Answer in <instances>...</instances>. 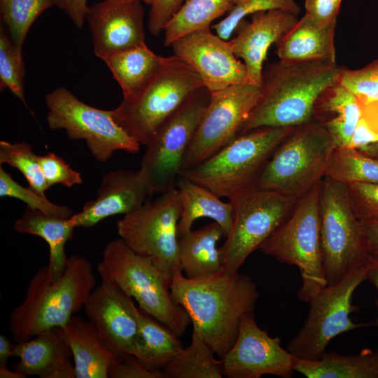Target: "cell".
<instances>
[{
    "label": "cell",
    "mask_w": 378,
    "mask_h": 378,
    "mask_svg": "<svg viewBox=\"0 0 378 378\" xmlns=\"http://www.w3.org/2000/svg\"><path fill=\"white\" fill-rule=\"evenodd\" d=\"M377 141L378 136L369 128L361 117L354 130L349 147L360 149Z\"/></svg>",
    "instance_id": "obj_48"
},
{
    "label": "cell",
    "mask_w": 378,
    "mask_h": 378,
    "mask_svg": "<svg viewBox=\"0 0 378 378\" xmlns=\"http://www.w3.org/2000/svg\"><path fill=\"white\" fill-rule=\"evenodd\" d=\"M342 1L304 0L305 14L321 24L337 21Z\"/></svg>",
    "instance_id": "obj_45"
},
{
    "label": "cell",
    "mask_w": 378,
    "mask_h": 378,
    "mask_svg": "<svg viewBox=\"0 0 378 378\" xmlns=\"http://www.w3.org/2000/svg\"><path fill=\"white\" fill-rule=\"evenodd\" d=\"M164 57L153 52L146 44L113 52L102 59L119 84L124 99L136 96L161 66Z\"/></svg>",
    "instance_id": "obj_29"
},
{
    "label": "cell",
    "mask_w": 378,
    "mask_h": 378,
    "mask_svg": "<svg viewBox=\"0 0 378 378\" xmlns=\"http://www.w3.org/2000/svg\"><path fill=\"white\" fill-rule=\"evenodd\" d=\"M349 200L360 221L378 220V183L347 185Z\"/></svg>",
    "instance_id": "obj_41"
},
{
    "label": "cell",
    "mask_w": 378,
    "mask_h": 378,
    "mask_svg": "<svg viewBox=\"0 0 378 378\" xmlns=\"http://www.w3.org/2000/svg\"><path fill=\"white\" fill-rule=\"evenodd\" d=\"M324 176L346 186L378 183V160L349 147L335 148L328 161Z\"/></svg>",
    "instance_id": "obj_34"
},
{
    "label": "cell",
    "mask_w": 378,
    "mask_h": 378,
    "mask_svg": "<svg viewBox=\"0 0 378 378\" xmlns=\"http://www.w3.org/2000/svg\"><path fill=\"white\" fill-rule=\"evenodd\" d=\"M83 309L112 350L120 356H134L138 323L131 297L114 283L102 281L89 295Z\"/></svg>",
    "instance_id": "obj_18"
},
{
    "label": "cell",
    "mask_w": 378,
    "mask_h": 378,
    "mask_svg": "<svg viewBox=\"0 0 378 378\" xmlns=\"http://www.w3.org/2000/svg\"><path fill=\"white\" fill-rule=\"evenodd\" d=\"M55 4L56 0H0L1 19L18 54L22 55V45L34 22Z\"/></svg>",
    "instance_id": "obj_35"
},
{
    "label": "cell",
    "mask_w": 378,
    "mask_h": 378,
    "mask_svg": "<svg viewBox=\"0 0 378 378\" xmlns=\"http://www.w3.org/2000/svg\"><path fill=\"white\" fill-rule=\"evenodd\" d=\"M362 118L378 136V99L362 106Z\"/></svg>",
    "instance_id": "obj_49"
},
{
    "label": "cell",
    "mask_w": 378,
    "mask_h": 378,
    "mask_svg": "<svg viewBox=\"0 0 378 378\" xmlns=\"http://www.w3.org/2000/svg\"><path fill=\"white\" fill-rule=\"evenodd\" d=\"M25 75L22 55L18 54L4 28L0 30V87L7 88L27 106L24 92Z\"/></svg>",
    "instance_id": "obj_38"
},
{
    "label": "cell",
    "mask_w": 378,
    "mask_h": 378,
    "mask_svg": "<svg viewBox=\"0 0 378 378\" xmlns=\"http://www.w3.org/2000/svg\"><path fill=\"white\" fill-rule=\"evenodd\" d=\"M181 204L178 189L148 199L140 208L118 220L120 237L169 278L182 272L178 253V223Z\"/></svg>",
    "instance_id": "obj_10"
},
{
    "label": "cell",
    "mask_w": 378,
    "mask_h": 378,
    "mask_svg": "<svg viewBox=\"0 0 378 378\" xmlns=\"http://www.w3.org/2000/svg\"><path fill=\"white\" fill-rule=\"evenodd\" d=\"M362 115L358 98L340 83L326 88L314 104L312 120L330 134L335 148L349 147Z\"/></svg>",
    "instance_id": "obj_25"
},
{
    "label": "cell",
    "mask_w": 378,
    "mask_h": 378,
    "mask_svg": "<svg viewBox=\"0 0 378 378\" xmlns=\"http://www.w3.org/2000/svg\"><path fill=\"white\" fill-rule=\"evenodd\" d=\"M321 181L298 200L287 219L259 248L278 261L298 268L302 282L297 295L305 303L328 285L320 234Z\"/></svg>",
    "instance_id": "obj_7"
},
{
    "label": "cell",
    "mask_w": 378,
    "mask_h": 378,
    "mask_svg": "<svg viewBox=\"0 0 378 378\" xmlns=\"http://www.w3.org/2000/svg\"><path fill=\"white\" fill-rule=\"evenodd\" d=\"M95 283L90 262L80 255L68 257L64 272L55 279L48 266L38 268L24 300L10 312L9 329L14 341H25L44 330L64 326L84 308Z\"/></svg>",
    "instance_id": "obj_3"
},
{
    "label": "cell",
    "mask_w": 378,
    "mask_h": 378,
    "mask_svg": "<svg viewBox=\"0 0 378 378\" xmlns=\"http://www.w3.org/2000/svg\"><path fill=\"white\" fill-rule=\"evenodd\" d=\"M14 228L18 233L38 236L46 241L50 251L47 265L50 274L53 279L60 276L68 261L65 245L76 228L71 218L50 216L27 206L15 222Z\"/></svg>",
    "instance_id": "obj_28"
},
{
    "label": "cell",
    "mask_w": 378,
    "mask_h": 378,
    "mask_svg": "<svg viewBox=\"0 0 378 378\" xmlns=\"http://www.w3.org/2000/svg\"><path fill=\"white\" fill-rule=\"evenodd\" d=\"M225 237L220 226L213 221L178 237V253L182 273L189 279L211 276L223 270L218 242Z\"/></svg>",
    "instance_id": "obj_26"
},
{
    "label": "cell",
    "mask_w": 378,
    "mask_h": 378,
    "mask_svg": "<svg viewBox=\"0 0 378 378\" xmlns=\"http://www.w3.org/2000/svg\"><path fill=\"white\" fill-rule=\"evenodd\" d=\"M12 357L19 358L13 369L26 377L76 378L71 351L59 328L44 330L35 337L13 345Z\"/></svg>",
    "instance_id": "obj_22"
},
{
    "label": "cell",
    "mask_w": 378,
    "mask_h": 378,
    "mask_svg": "<svg viewBox=\"0 0 378 378\" xmlns=\"http://www.w3.org/2000/svg\"><path fill=\"white\" fill-rule=\"evenodd\" d=\"M171 46L174 55L197 72L210 92L250 83L246 66L234 55L230 41L214 34L211 28L187 34Z\"/></svg>",
    "instance_id": "obj_17"
},
{
    "label": "cell",
    "mask_w": 378,
    "mask_h": 378,
    "mask_svg": "<svg viewBox=\"0 0 378 378\" xmlns=\"http://www.w3.org/2000/svg\"><path fill=\"white\" fill-rule=\"evenodd\" d=\"M27 377L17 370H9L6 365H0V378H26Z\"/></svg>",
    "instance_id": "obj_52"
},
{
    "label": "cell",
    "mask_w": 378,
    "mask_h": 378,
    "mask_svg": "<svg viewBox=\"0 0 378 378\" xmlns=\"http://www.w3.org/2000/svg\"><path fill=\"white\" fill-rule=\"evenodd\" d=\"M192 328L190 344L182 348L162 369L165 378H221L222 360Z\"/></svg>",
    "instance_id": "obj_32"
},
{
    "label": "cell",
    "mask_w": 378,
    "mask_h": 378,
    "mask_svg": "<svg viewBox=\"0 0 378 378\" xmlns=\"http://www.w3.org/2000/svg\"><path fill=\"white\" fill-rule=\"evenodd\" d=\"M0 164H6L19 170L29 183V186L41 195L50 188L39 163L38 155L33 150L31 145L20 141L10 143L0 141Z\"/></svg>",
    "instance_id": "obj_36"
},
{
    "label": "cell",
    "mask_w": 378,
    "mask_h": 378,
    "mask_svg": "<svg viewBox=\"0 0 378 378\" xmlns=\"http://www.w3.org/2000/svg\"><path fill=\"white\" fill-rule=\"evenodd\" d=\"M279 9L296 15L300 8L295 0H232L225 18L214 24L212 29L221 38L228 41L246 16L260 11Z\"/></svg>",
    "instance_id": "obj_37"
},
{
    "label": "cell",
    "mask_w": 378,
    "mask_h": 378,
    "mask_svg": "<svg viewBox=\"0 0 378 378\" xmlns=\"http://www.w3.org/2000/svg\"><path fill=\"white\" fill-rule=\"evenodd\" d=\"M370 269L367 280L376 288L378 293V256L368 255ZM375 306L378 309V299L375 300Z\"/></svg>",
    "instance_id": "obj_50"
},
{
    "label": "cell",
    "mask_w": 378,
    "mask_h": 378,
    "mask_svg": "<svg viewBox=\"0 0 378 378\" xmlns=\"http://www.w3.org/2000/svg\"><path fill=\"white\" fill-rule=\"evenodd\" d=\"M229 201L234 206L232 224L219 249L222 271L234 274L287 219L298 200L252 187Z\"/></svg>",
    "instance_id": "obj_13"
},
{
    "label": "cell",
    "mask_w": 378,
    "mask_h": 378,
    "mask_svg": "<svg viewBox=\"0 0 378 378\" xmlns=\"http://www.w3.org/2000/svg\"><path fill=\"white\" fill-rule=\"evenodd\" d=\"M88 0H56L55 6L66 13L74 25L81 29L85 20L88 8ZM150 5L152 0H140Z\"/></svg>",
    "instance_id": "obj_46"
},
{
    "label": "cell",
    "mask_w": 378,
    "mask_h": 378,
    "mask_svg": "<svg viewBox=\"0 0 378 378\" xmlns=\"http://www.w3.org/2000/svg\"><path fill=\"white\" fill-rule=\"evenodd\" d=\"M0 197L18 199L26 203L27 206L50 216L67 218L74 214L69 207L55 204L31 187H23L18 183L2 165L0 167Z\"/></svg>",
    "instance_id": "obj_39"
},
{
    "label": "cell",
    "mask_w": 378,
    "mask_h": 378,
    "mask_svg": "<svg viewBox=\"0 0 378 378\" xmlns=\"http://www.w3.org/2000/svg\"><path fill=\"white\" fill-rule=\"evenodd\" d=\"M87 20L97 57L145 42L144 8L140 0H103L88 6Z\"/></svg>",
    "instance_id": "obj_19"
},
{
    "label": "cell",
    "mask_w": 378,
    "mask_h": 378,
    "mask_svg": "<svg viewBox=\"0 0 378 378\" xmlns=\"http://www.w3.org/2000/svg\"><path fill=\"white\" fill-rule=\"evenodd\" d=\"M176 187L181 204L178 237L190 231L193 223L200 218L212 219L220 226L225 237L227 235L234 216V206L230 201H221L220 197L209 189L182 176L178 178Z\"/></svg>",
    "instance_id": "obj_27"
},
{
    "label": "cell",
    "mask_w": 378,
    "mask_h": 378,
    "mask_svg": "<svg viewBox=\"0 0 378 378\" xmlns=\"http://www.w3.org/2000/svg\"><path fill=\"white\" fill-rule=\"evenodd\" d=\"M232 1L186 0L164 28V46L190 32L211 28L213 21L229 11Z\"/></svg>",
    "instance_id": "obj_33"
},
{
    "label": "cell",
    "mask_w": 378,
    "mask_h": 378,
    "mask_svg": "<svg viewBox=\"0 0 378 378\" xmlns=\"http://www.w3.org/2000/svg\"><path fill=\"white\" fill-rule=\"evenodd\" d=\"M357 150L378 160V141L370 144L369 145Z\"/></svg>",
    "instance_id": "obj_53"
},
{
    "label": "cell",
    "mask_w": 378,
    "mask_h": 378,
    "mask_svg": "<svg viewBox=\"0 0 378 378\" xmlns=\"http://www.w3.org/2000/svg\"><path fill=\"white\" fill-rule=\"evenodd\" d=\"M170 290L192 328L220 358L235 342L242 317L253 312L259 295L250 276L223 271L196 279L178 272L172 278Z\"/></svg>",
    "instance_id": "obj_1"
},
{
    "label": "cell",
    "mask_w": 378,
    "mask_h": 378,
    "mask_svg": "<svg viewBox=\"0 0 378 378\" xmlns=\"http://www.w3.org/2000/svg\"><path fill=\"white\" fill-rule=\"evenodd\" d=\"M368 259L350 271L342 279L327 285L308 303L309 310L302 328L289 341L287 350L298 359L316 360L326 351L330 341L340 334L357 328L378 326V318L370 322L356 323L350 314L358 307L353 295L368 279Z\"/></svg>",
    "instance_id": "obj_9"
},
{
    "label": "cell",
    "mask_w": 378,
    "mask_h": 378,
    "mask_svg": "<svg viewBox=\"0 0 378 378\" xmlns=\"http://www.w3.org/2000/svg\"><path fill=\"white\" fill-rule=\"evenodd\" d=\"M295 357L282 347L279 337H272L255 321L253 312L245 314L235 342L222 360L227 378H260L274 375L290 378Z\"/></svg>",
    "instance_id": "obj_16"
},
{
    "label": "cell",
    "mask_w": 378,
    "mask_h": 378,
    "mask_svg": "<svg viewBox=\"0 0 378 378\" xmlns=\"http://www.w3.org/2000/svg\"><path fill=\"white\" fill-rule=\"evenodd\" d=\"M13 345L6 335H0V365H7L12 357Z\"/></svg>",
    "instance_id": "obj_51"
},
{
    "label": "cell",
    "mask_w": 378,
    "mask_h": 378,
    "mask_svg": "<svg viewBox=\"0 0 378 378\" xmlns=\"http://www.w3.org/2000/svg\"><path fill=\"white\" fill-rule=\"evenodd\" d=\"M205 87L201 76L174 55L164 57L147 85L134 97L111 110L115 122L146 146L166 121L196 92Z\"/></svg>",
    "instance_id": "obj_4"
},
{
    "label": "cell",
    "mask_w": 378,
    "mask_h": 378,
    "mask_svg": "<svg viewBox=\"0 0 378 378\" xmlns=\"http://www.w3.org/2000/svg\"><path fill=\"white\" fill-rule=\"evenodd\" d=\"M361 224L367 253L378 256V220L361 221Z\"/></svg>",
    "instance_id": "obj_47"
},
{
    "label": "cell",
    "mask_w": 378,
    "mask_h": 378,
    "mask_svg": "<svg viewBox=\"0 0 378 378\" xmlns=\"http://www.w3.org/2000/svg\"><path fill=\"white\" fill-rule=\"evenodd\" d=\"M47 123L50 130L64 129L70 139H83L92 155L105 162L114 152L136 153L141 144L114 120L111 110L91 106L59 87L46 96Z\"/></svg>",
    "instance_id": "obj_14"
},
{
    "label": "cell",
    "mask_w": 378,
    "mask_h": 378,
    "mask_svg": "<svg viewBox=\"0 0 378 378\" xmlns=\"http://www.w3.org/2000/svg\"><path fill=\"white\" fill-rule=\"evenodd\" d=\"M343 67L328 61L270 63L262 73L261 98L239 134L260 127H296L312 120L316 99L340 81Z\"/></svg>",
    "instance_id": "obj_2"
},
{
    "label": "cell",
    "mask_w": 378,
    "mask_h": 378,
    "mask_svg": "<svg viewBox=\"0 0 378 378\" xmlns=\"http://www.w3.org/2000/svg\"><path fill=\"white\" fill-rule=\"evenodd\" d=\"M110 378H165L161 371H153L145 366L136 356L122 355L108 371Z\"/></svg>",
    "instance_id": "obj_43"
},
{
    "label": "cell",
    "mask_w": 378,
    "mask_h": 378,
    "mask_svg": "<svg viewBox=\"0 0 378 378\" xmlns=\"http://www.w3.org/2000/svg\"><path fill=\"white\" fill-rule=\"evenodd\" d=\"M210 97L211 92L206 87L196 92L146 146L137 172L150 197L176 188Z\"/></svg>",
    "instance_id": "obj_12"
},
{
    "label": "cell",
    "mask_w": 378,
    "mask_h": 378,
    "mask_svg": "<svg viewBox=\"0 0 378 378\" xmlns=\"http://www.w3.org/2000/svg\"><path fill=\"white\" fill-rule=\"evenodd\" d=\"M293 370L307 378H378V349L352 355L326 351L316 360L295 358Z\"/></svg>",
    "instance_id": "obj_30"
},
{
    "label": "cell",
    "mask_w": 378,
    "mask_h": 378,
    "mask_svg": "<svg viewBox=\"0 0 378 378\" xmlns=\"http://www.w3.org/2000/svg\"><path fill=\"white\" fill-rule=\"evenodd\" d=\"M335 148L315 120L296 126L274 152L255 187L298 200L324 176Z\"/></svg>",
    "instance_id": "obj_8"
},
{
    "label": "cell",
    "mask_w": 378,
    "mask_h": 378,
    "mask_svg": "<svg viewBox=\"0 0 378 378\" xmlns=\"http://www.w3.org/2000/svg\"><path fill=\"white\" fill-rule=\"evenodd\" d=\"M295 127H260L239 134L214 155L180 176L233 200L255 187L265 164Z\"/></svg>",
    "instance_id": "obj_6"
},
{
    "label": "cell",
    "mask_w": 378,
    "mask_h": 378,
    "mask_svg": "<svg viewBox=\"0 0 378 378\" xmlns=\"http://www.w3.org/2000/svg\"><path fill=\"white\" fill-rule=\"evenodd\" d=\"M340 84L353 93L361 106L378 99V57L358 69H342Z\"/></svg>",
    "instance_id": "obj_40"
},
{
    "label": "cell",
    "mask_w": 378,
    "mask_h": 378,
    "mask_svg": "<svg viewBox=\"0 0 378 378\" xmlns=\"http://www.w3.org/2000/svg\"><path fill=\"white\" fill-rule=\"evenodd\" d=\"M186 0H152L148 28L153 36L164 30L165 25L177 13Z\"/></svg>",
    "instance_id": "obj_44"
},
{
    "label": "cell",
    "mask_w": 378,
    "mask_h": 378,
    "mask_svg": "<svg viewBox=\"0 0 378 378\" xmlns=\"http://www.w3.org/2000/svg\"><path fill=\"white\" fill-rule=\"evenodd\" d=\"M298 21V15L279 10L260 11L250 22H240L230 41L232 51L243 60L250 83L261 86L263 64L270 46L276 43Z\"/></svg>",
    "instance_id": "obj_20"
},
{
    "label": "cell",
    "mask_w": 378,
    "mask_h": 378,
    "mask_svg": "<svg viewBox=\"0 0 378 378\" xmlns=\"http://www.w3.org/2000/svg\"><path fill=\"white\" fill-rule=\"evenodd\" d=\"M138 323L136 356L150 370L161 371L183 348L178 337L167 326L137 308Z\"/></svg>",
    "instance_id": "obj_31"
},
{
    "label": "cell",
    "mask_w": 378,
    "mask_h": 378,
    "mask_svg": "<svg viewBox=\"0 0 378 378\" xmlns=\"http://www.w3.org/2000/svg\"><path fill=\"white\" fill-rule=\"evenodd\" d=\"M320 234L328 285L342 279L368 259L361 221L352 209L347 186L323 176L321 181Z\"/></svg>",
    "instance_id": "obj_11"
},
{
    "label": "cell",
    "mask_w": 378,
    "mask_h": 378,
    "mask_svg": "<svg viewBox=\"0 0 378 378\" xmlns=\"http://www.w3.org/2000/svg\"><path fill=\"white\" fill-rule=\"evenodd\" d=\"M337 21L321 24L304 14L276 43V54L285 62H336Z\"/></svg>",
    "instance_id": "obj_24"
},
{
    "label": "cell",
    "mask_w": 378,
    "mask_h": 378,
    "mask_svg": "<svg viewBox=\"0 0 378 378\" xmlns=\"http://www.w3.org/2000/svg\"><path fill=\"white\" fill-rule=\"evenodd\" d=\"M150 197L138 172L114 170L106 173L97 197L85 202L71 218L76 227H92L113 215H127L140 208Z\"/></svg>",
    "instance_id": "obj_21"
},
{
    "label": "cell",
    "mask_w": 378,
    "mask_h": 378,
    "mask_svg": "<svg viewBox=\"0 0 378 378\" xmlns=\"http://www.w3.org/2000/svg\"><path fill=\"white\" fill-rule=\"evenodd\" d=\"M59 329L72 353L76 378L108 377L109 369L122 356L108 346L91 321L73 316Z\"/></svg>",
    "instance_id": "obj_23"
},
{
    "label": "cell",
    "mask_w": 378,
    "mask_h": 378,
    "mask_svg": "<svg viewBox=\"0 0 378 378\" xmlns=\"http://www.w3.org/2000/svg\"><path fill=\"white\" fill-rule=\"evenodd\" d=\"M261 96V87L248 82L211 92L183 171L196 167L237 137Z\"/></svg>",
    "instance_id": "obj_15"
},
{
    "label": "cell",
    "mask_w": 378,
    "mask_h": 378,
    "mask_svg": "<svg viewBox=\"0 0 378 378\" xmlns=\"http://www.w3.org/2000/svg\"><path fill=\"white\" fill-rule=\"evenodd\" d=\"M97 269L102 281L114 283L134 298L141 310L178 337L184 335L191 321L172 297V279L134 252L120 237L107 244Z\"/></svg>",
    "instance_id": "obj_5"
},
{
    "label": "cell",
    "mask_w": 378,
    "mask_h": 378,
    "mask_svg": "<svg viewBox=\"0 0 378 378\" xmlns=\"http://www.w3.org/2000/svg\"><path fill=\"white\" fill-rule=\"evenodd\" d=\"M39 163L45 179L50 188L55 184L66 187L81 184L80 172L73 169L62 158L54 153L38 155Z\"/></svg>",
    "instance_id": "obj_42"
}]
</instances>
